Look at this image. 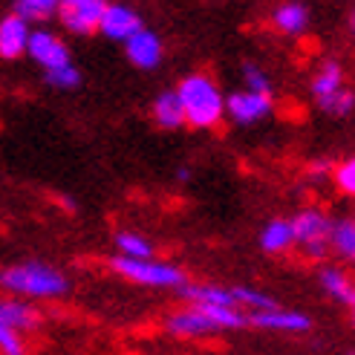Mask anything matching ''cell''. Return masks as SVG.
<instances>
[{
    "label": "cell",
    "instance_id": "4fadbf2b",
    "mask_svg": "<svg viewBox=\"0 0 355 355\" xmlns=\"http://www.w3.org/2000/svg\"><path fill=\"white\" fill-rule=\"evenodd\" d=\"M29 35H32V26L24 21V17H17L15 12L0 17V58L15 61V58L26 55Z\"/></svg>",
    "mask_w": 355,
    "mask_h": 355
},
{
    "label": "cell",
    "instance_id": "277c9868",
    "mask_svg": "<svg viewBox=\"0 0 355 355\" xmlns=\"http://www.w3.org/2000/svg\"><path fill=\"white\" fill-rule=\"evenodd\" d=\"M295 245L304 248V254L312 260H324L329 254V232H332V217L324 208L306 205L289 220Z\"/></svg>",
    "mask_w": 355,
    "mask_h": 355
},
{
    "label": "cell",
    "instance_id": "4dcf8cb0",
    "mask_svg": "<svg viewBox=\"0 0 355 355\" xmlns=\"http://www.w3.org/2000/svg\"><path fill=\"white\" fill-rule=\"evenodd\" d=\"M349 26H352V35H355V12L349 15Z\"/></svg>",
    "mask_w": 355,
    "mask_h": 355
},
{
    "label": "cell",
    "instance_id": "d6a6232c",
    "mask_svg": "<svg viewBox=\"0 0 355 355\" xmlns=\"http://www.w3.org/2000/svg\"><path fill=\"white\" fill-rule=\"evenodd\" d=\"M352 306H355V304H352Z\"/></svg>",
    "mask_w": 355,
    "mask_h": 355
},
{
    "label": "cell",
    "instance_id": "d4e9b609",
    "mask_svg": "<svg viewBox=\"0 0 355 355\" xmlns=\"http://www.w3.org/2000/svg\"><path fill=\"white\" fill-rule=\"evenodd\" d=\"M44 81L52 87V90H76V87L81 84V73L76 64H67V67H58V69H49V73H44Z\"/></svg>",
    "mask_w": 355,
    "mask_h": 355
},
{
    "label": "cell",
    "instance_id": "5b68a950",
    "mask_svg": "<svg viewBox=\"0 0 355 355\" xmlns=\"http://www.w3.org/2000/svg\"><path fill=\"white\" fill-rule=\"evenodd\" d=\"M107 3L110 0H61L55 17L69 35H93L98 32Z\"/></svg>",
    "mask_w": 355,
    "mask_h": 355
},
{
    "label": "cell",
    "instance_id": "484cf974",
    "mask_svg": "<svg viewBox=\"0 0 355 355\" xmlns=\"http://www.w3.org/2000/svg\"><path fill=\"white\" fill-rule=\"evenodd\" d=\"M332 182H335V188L344 193V197L355 200V156L344 159V162H338L332 168Z\"/></svg>",
    "mask_w": 355,
    "mask_h": 355
},
{
    "label": "cell",
    "instance_id": "4316f807",
    "mask_svg": "<svg viewBox=\"0 0 355 355\" xmlns=\"http://www.w3.org/2000/svg\"><path fill=\"white\" fill-rule=\"evenodd\" d=\"M243 81H245V90L248 93H263V96H272V81L266 76V69L245 61L243 64Z\"/></svg>",
    "mask_w": 355,
    "mask_h": 355
},
{
    "label": "cell",
    "instance_id": "ac0fdd59",
    "mask_svg": "<svg viewBox=\"0 0 355 355\" xmlns=\"http://www.w3.org/2000/svg\"><path fill=\"white\" fill-rule=\"evenodd\" d=\"M150 113H153V121H156L162 130H180L182 124H185L182 104H180V98H176V93H173V90L159 93V96L153 98Z\"/></svg>",
    "mask_w": 355,
    "mask_h": 355
},
{
    "label": "cell",
    "instance_id": "7a4b0ae2",
    "mask_svg": "<svg viewBox=\"0 0 355 355\" xmlns=\"http://www.w3.org/2000/svg\"><path fill=\"white\" fill-rule=\"evenodd\" d=\"M185 124L193 130H214L225 119V93L208 73H191L176 87Z\"/></svg>",
    "mask_w": 355,
    "mask_h": 355
},
{
    "label": "cell",
    "instance_id": "52a82bcc",
    "mask_svg": "<svg viewBox=\"0 0 355 355\" xmlns=\"http://www.w3.org/2000/svg\"><path fill=\"white\" fill-rule=\"evenodd\" d=\"M165 329L173 335V338H211V335H220L223 329L214 324V318L208 312H202L200 306H185L168 315Z\"/></svg>",
    "mask_w": 355,
    "mask_h": 355
},
{
    "label": "cell",
    "instance_id": "7c38bea8",
    "mask_svg": "<svg viewBox=\"0 0 355 355\" xmlns=\"http://www.w3.org/2000/svg\"><path fill=\"white\" fill-rule=\"evenodd\" d=\"M41 312L35 309L29 300L12 297V295H0V324L15 329V332H35L41 327Z\"/></svg>",
    "mask_w": 355,
    "mask_h": 355
},
{
    "label": "cell",
    "instance_id": "cb8c5ba5",
    "mask_svg": "<svg viewBox=\"0 0 355 355\" xmlns=\"http://www.w3.org/2000/svg\"><path fill=\"white\" fill-rule=\"evenodd\" d=\"M318 107H321L324 113H329V116L344 119V116H349L355 110V93L347 90V87H341V90H335V93H329L324 98H318Z\"/></svg>",
    "mask_w": 355,
    "mask_h": 355
},
{
    "label": "cell",
    "instance_id": "ba28073f",
    "mask_svg": "<svg viewBox=\"0 0 355 355\" xmlns=\"http://www.w3.org/2000/svg\"><path fill=\"white\" fill-rule=\"evenodd\" d=\"M272 107H275L272 96H263V93L240 90V93L225 96V116L234 124H240V128H252V124L263 121L272 113Z\"/></svg>",
    "mask_w": 355,
    "mask_h": 355
},
{
    "label": "cell",
    "instance_id": "f1b7e54d",
    "mask_svg": "<svg viewBox=\"0 0 355 355\" xmlns=\"http://www.w3.org/2000/svg\"><path fill=\"white\" fill-rule=\"evenodd\" d=\"M309 173L312 176H332V162H327V159H315V162L309 165Z\"/></svg>",
    "mask_w": 355,
    "mask_h": 355
},
{
    "label": "cell",
    "instance_id": "9a60e30c",
    "mask_svg": "<svg viewBox=\"0 0 355 355\" xmlns=\"http://www.w3.org/2000/svg\"><path fill=\"white\" fill-rule=\"evenodd\" d=\"M318 280H321V289L332 300H338V304H344V306L355 304V277L347 269H341V266H324Z\"/></svg>",
    "mask_w": 355,
    "mask_h": 355
},
{
    "label": "cell",
    "instance_id": "e575fe53",
    "mask_svg": "<svg viewBox=\"0 0 355 355\" xmlns=\"http://www.w3.org/2000/svg\"><path fill=\"white\" fill-rule=\"evenodd\" d=\"M352 223H355V220H352Z\"/></svg>",
    "mask_w": 355,
    "mask_h": 355
},
{
    "label": "cell",
    "instance_id": "d6986e66",
    "mask_svg": "<svg viewBox=\"0 0 355 355\" xmlns=\"http://www.w3.org/2000/svg\"><path fill=\"white\" fill-rule=\"evenodd\" d=\"M344 87V67L338 61H324L321 67H318V73L312 78V96L315 98H324L335 90H341Z\"/></svg>",
    "mask_w": 355,
    "mask_h": 355
},
{
    "label": "cell",
    "instance_id": "9c48e42d",
    "mask_svg": "<svg viewBox=\"0 0 355 355\" xmlns=\"http://www.w3.org/2000/svg\"><path fill=\"white\" fill-rule=\"evenodd\" d=\"M124 55H128V61L136 69H145V73H148V69H156L159 64H162L165 44H162V38H159L153 29L141 26L133 38L124 41Z\"/></svg>",
    "mask_w": 355,
    "mask_h": 355
},
{
    "label": "cell",
    "instance_id": "603a6c76",
    "mask_svg": "<svg viewBox=\"0 0 355 355\" xmlns=\"http://www.w3.org/2000/svg\"><path fill=\"white\" fill-rule=\"evenodd\" d=\"M232 295H234V300H237L240 309L263 312V309H277V306H280L272 295H266V292H260V289H252V286H234Z\"/></svg>",
    "mask_w": 355,
    "mask_h": 355
},
{
    "label": "cell",
    "instance_id": "30bf717a",
    "mask_svg": "<svg viewBox=\"0 0 355 355\" xmlns=\"http://www.w3.org/2000/svg\"><path fill=\"white\" fill-rule=\"evenodd\" d=\"M141 26H145V24H141L139 12H133L128 3H107L101 24H98V32L104 35V38L124 44L128 38H133Z\"/></svg>",
    "mask_w": 355,
    "mask_h": 355
},
{
    "label": "cell",
    "instance_id": "1f68e13d",
    "mask_svg": "<svg viewBox=\"0 0 355 355\" xmlns=\"http://www.w3.org/2000/svg\"><path fill=\"white\" fill-rule=\"evenodd\" d=\"M352 327H355V306H352Z\"/></svg>",
    "mask_w": 355,
    "mask_h": 355
},
{
    "label": "cell",
    "instance_id": "836d02e7",
    "mask_svg": "<svg viewBox=\"0 0 355 355\" xmlns=\"http://www.w3.org/2000/svg\"><path fill=\"white\" fill-rule=\"evenodd\" d=\"M352 260H355V257H352Z\"/></svg>",
    "mask_w": 355,
    "mask_h": 355
},
{
    "label": "cell",
    "instance_id": "83f0119b",
    "mask_svg": "<svg viewBox=\"0 0 355 355\" xmlns=\"http://www.w3.org/2000/svg\"><path fill=\"white\" fill-rule=\"evenodd\" d=\"M0 355H26V341L21 332L0 324Z\"/></svg>",
    "mask_w": 355,
    "mask_h": 355
},
{
    "label": "cell",
    "instance_id": "6da1fadb",
    "mask_svg": "<svg viewBox=\"0 0 355 355\" xmlns=\"http://www.w3.org/2000/svg\"><path fill=\"white\" fill-rule=\"evenodd\" d=\"M0 292L21 300H55L69 292V277L44 260L0 266Z\"/></svg>",
    "mask_w": 355,
    "mask_h": 355
},
{
    "label": "cell",
    "instance_id": "e0dca14e",
    "mask_svg": "<svg viewBox=\"0 0 355 355\" xmlns=\"http://www.w3.org/2000/svg\"><path fill=\"white\" fill-rule=\"evenodd\" d=\"M295 245V234H292V223L289 220H269L260 232V248L266 254H286Z\"/></svg>",
    "mask_w": 355,
    "mask_h": 355
},
{
    "label": "cell",
    "instance_id": "2e32d148",
    "mask_svg": "<svg viewBox=\"0 0 355 355\" xmlns=\"http://www.w3.org/2000/svg\"><path fill=\"white\" fill-rule=\"evenodd\" d=\"M272 26L280 32V35H289V38H297L304 35L306 26H309V9L297 0H289V3H280L272 15Z\"/></svg>",
    "mask_w": 355,
    "mask_h": 355
},
{
    "label": "cell",
    "instance_id": "f546056e",
    "mask_svg": "<svg viewBox=\"0 0 355 355\" xmlns=\"http://www.w3.org/2000/svg\"><path fill=\"white\" fill-rule=\"evenodd\" d=\"M176 176H180V180L185 182V180H188V176H191V173H188V168H180V173H176Z\"/></svg>",
    "mask_w": 355,
    "mask_h": 355
},
{
    "label": "cell",
    "instance_id": "3957f363",
    "mask_svg": "<svg viewBox=\"0 0 355 355\" xmlns=\"http://www.w3.org/2000/svg\"><path fill=\"white\" fill-rule=\"evenodd\" d=\"M110 269L136 283V286H148V289H182L188 283V275L173 263H165V260H130V257H110Z\"/></svg>",
    "mask_w": 355,
    "mask_h": 355
},
{
    "label": "cell",
    "instance_id": "5bb4252c",
    "mask_svg": "<svg viewBox=\"0 0 355 355\" xmlns=\"http://www.w3.org/2000/svg\"><path fill=\"white\" fill-rule=\"evenodd\" d=\"M180 295L191 306H237L232 289L217 286V283H185L180 289Z\"/></svg>",
    "mask_w": 355,
    "mask_h": 355
},
{
    "label": "cell",
    "instance_id": "ffe728a7",
    "mask_svg": "<svg viewBox=\"0 0 355 355\" xmlns=\"http://www.w3.org/2000/svg\"><path fill=\"white\" fill-rule=\"evenodd\" d=\"M61 0H15V15L24 17V21L32 24H46L49 17H55Z\"/></svg>",
    "mask_w": 355,
    "mask_h": 355
},
{
    "label": "cell",
    "instance_id": "44dd1931",
    "mask_svg": "<svg viewBox=\"0 0 355 355\" xmlns=\"http://www.w3.org/2000/svg\"><path fill=\"white\" fill-rule=\"evenodd\" d=\"M116 248H119L121 257H130V260H150L153 257V243L139 232H119Z\"/></svg>",
    "mask_w": 355,
    "mask_h": 355
},
{
    "label": "cell",
    "instance_id": "8fae6325",
    "mask_svg": "<svg viewBox=\"0 0 355 355\" xmlns=\"http://www.w3.org/2000/svg\"><path fill=\"white\" fill-rule=\"evenodd\" d=\"M248 324H254L257 329H269V332H306L312 329V318L297 312V309H263V312H252L245 315Z\"/></svg>",
    "mask_w": 355,
    "mask_h": 355
},
{
    "label": "cell",
    "instance_id": "7402d4cb",
    "mask_svg": "<svg viewBox=\"0 0 355 355\" xmlns=\"http://www.w3.org/2000/svg\"><path fill=\"white\" fill-rule=\"evenodd\" d=\"M329 252L338 257H355V223L352 220H335L329 232Z\"/></svg>",
    "mask_w": 355,
    "mask_h": 355
},
{
    "label": "cell",
    "instance_id": "8992f818",
    "mask_svg": "<svg viewBox=\"0 0 355 355\" xmlns=\"http://www.w3.org/2000/svg\"><path fill=\"white\" fill-rule=\"evenodd\" d=\"M26 55L38 64L44 73L73 64V55H69V46L64 44V38L49 29H32L29 44H26Z\"/></svg>",
    "mask_w": 355,
    "mask_h": 355
}]
</instances>
